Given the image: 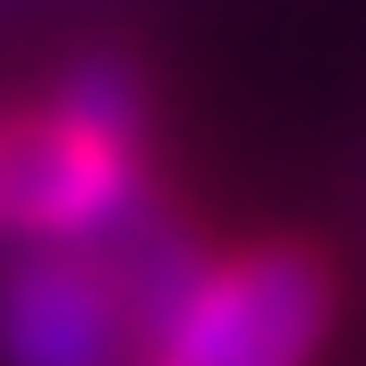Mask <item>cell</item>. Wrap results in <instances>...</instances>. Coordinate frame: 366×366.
<instances>
[{"instance_id":"3957f363","label":"cell","mask_w":366,"mask_h":366,"mask_svg":"<svg viewBox=\"0 0 366 366\" xmlns=\"http://www.w3.org/2000/svg\"><path fill=\"white\" fill-rule=\"evenodd\" d=\"M128 324L137 315L111 264L86 247H34L0 281V358L9 366H119Z\"/></svg>"},{"instance_id":"7a4b0ae2","label":"cell","mask_w":366,"mask_h":366,"mask_svg":"<svg viewBox=\"0 0 366 366\" xmlns=\"http://www.w3.org/2000/svg\"><path fill=\"white\" fill-rule=\"evenodd\" d=\"M341 315V281L307 239H264L196 264L145 324V366H315Z\"/></svg>"},{"instance_id":"6da1fadb","label":"cell","mask_w":366,"mask_h":366,"mask_svg":"<svg viewBox=\"0 0 366 366\" xmlns=\"http://www.w3.org/2000/svg\"><path fill=\"white\" fill-rule=\"evenodd\" d=\"M137 145L145 77L119 51H86L43 111L0 119V230L34 247H102L145 213Z\"/></svg>"}]
</instances>
